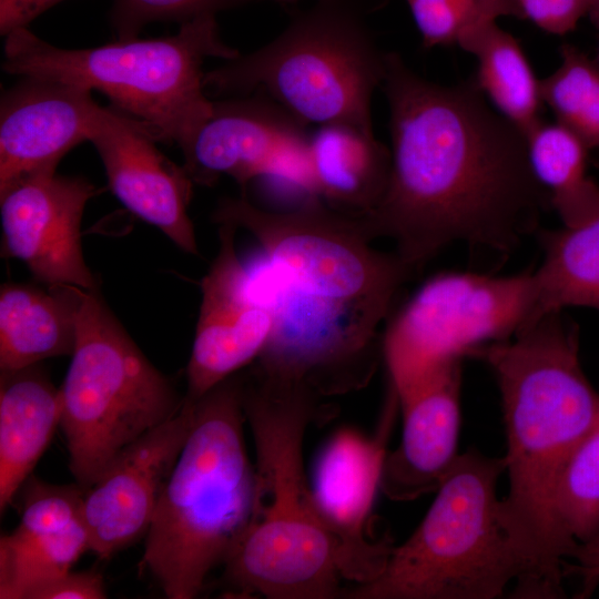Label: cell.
<instances>
[{"label": "cell", "mask_w": 599, "mask_h": 599, "mask_svg": "<svg viewBox=\"0 0 599 599\" xmlns=\"http://www.w3.org/2000/svg\"><path fill=\"white\" fill-rule=\"evenodd\" d=\"M193 403V422L145 535L142 566L171 599H192L224 565L256 502L243 426L242 373Z\"/></svg>", "instance_id": "5"}, {"label": "cell", "mask_w": 599, "mask_h": 599, "mask_svg": "<svg viewBox=\"0 0 599 599\" xmlns=\"http://www.w3.org/2000/svg\"><path fill=\"white\" fill-rule=\"evenodd\" d=\"M70 285L4 283L0 288V370L71 356L83 293Z\"/></svg>", "instance_id": "21"}, {"label": "cell", "mask_w": 599, "mask_h": 599, "mask_svg": "<svg viewBox=\"0 0 599 599\" xmlns=\"http://www.w3.org/2000/svg\"><path fill=\"white\" fill-rule=\"evenodd\" d=\"M397 397L390 390L384 419L373 437L342 429L326 445L315 468L313 495L334 535L342 578L364 585L385 568L393 545L375 537L369 515L378 488Z\"/></svg>", "instance_id": "12"}, {"label": "cell", "mask_w": 599, "mask_h": 599, "mask_svg": "<svg viewBox=\"0 0 599 599\" xmlns=\"http://www.w3.org/2000/svg\"><path fill=\"white\" fill-rule=\"evenodd\" d=\"M478 63L475 81L499 113L526 138L541 121L540 81L518 41L496 22L466 32L457 43Z\"/></svg>", "instance_id": "22"}, {"label": "cell", "mask_w": 599, "mask_h": 599, "mask_svg": "<svg viewBox=\"0 0 599 599\" xmlns=\"http://www.w3.org/2000/svg\"><path fill=\"white\" fill-rule=\"evenodd\" d=\"M92 91L60 80L24 77L2 94L0 193L27 177L57 172L61 159L89 141Z\"/></svg>", "instance_id": "17"}, {"label": "cell", "mask_w": 599, "mask_h": 599, "mask_svg": "<svg viewBox=\"0 0 599 599\" xmlns=\"http://www.w3.org/2000/svg\"><path fill=\"white\" fill-rule=\"evenodd\" d=\"M276 1H285V2H287V1H293V0H276Z\"/></svg>", "instance_id": "36"}, {"label": "cell", "mask_w": 599, "mask_h": 599, "mask_svg": "<svg viewBox=\"0 0 599 599\" xmlns=\"http://www.w3.org/2000/svg\"><path fill=\"white\" fill-rule=\"evenodd\" d=\"M362 3L317 0L263 48L205 72V90L263 94L306 125L347 123L374 132L372 99L388 52L366 26Z\"/></svg>", "instance_id": "7"}, {"label": "cell", "mask_w": 599, "mask_h": 599, "mask_svg": "<svg viewBox=\"0 0 599 599\" xmlns=\"http://www.w3.org/2000/svg\"><path fill=\"white\" fill-rule=\"evenodd\" d=\"M244 0H113L111 23L118 39L138 37L154 21H177L181 24L205 14L233 7Z\"/></svg>", "instance_id": "29"}, {"label": "cell", "mask_w": 599, "mask_h": 599, "mask_svg": "<svg viewBox=\"0 0 599 599\" xmlns=\"http://www.w3.org/2000/svg\"><path fill=\"white\" fill-rule=\"evenodd\" d=\"M97 194L82 176L37 174L0 193L2 255L22 261L44 285L91 291L98 283L81 243V221Z\"/></svg>", "instance_id": "14"}, {"label": "cell", "mask_w": 599, "mask_h": 599, "mask_svg": "<svg viewBox=\"0 0 599 599\" xmlns=\"http://www.w3.org/2000/svg\"><path fill=\"white\" fill-rule=\"evenodd\" d=\"M528 160L564 226L599 216V185L587 174L585 144L558 123L541 121L526 135Z\"/></svg>", "instance_id": "23"}, {"label": "cell", "mask_w": 599, "mask_h": 599, "mask_svg": "<svg viewBox=\"0 0 599 599\" xmlns=\"http://www.w3.org/2000/svg\"><path fill=\"white\" fill-rule=\"evenodd\" d=\"M541 237L544 260L534 271L541 315L572 306L599 312V216Z\"/></svg>", "instance_id": "24"}, {"label": "cell", "mask_w": 599, "mask_h": 599, "mask_svg": "<svg viewBox=\"0 0 599 599\" xmlns=\"http://www.w3.org/2000/svg\"><path fill=\"white\" fill-rule=\"evenodd\" d=\"M597 62L599 64V49H598Z\"/></svg>", "instance_id": "35"}, {"label": "cell", "mask_w": 599, "mask_h": 599, "mask_svg": "<svg viewBox=\"0 0 599 599\" xmlns=\"http://www.w3.org/2000/svg\"><path fill=\"white\" fill-rule=\"evenodd\" d=\"M62 400L39 364L0 374V512L19 494L61 424Z\"/></svg>", "instance_id": "20"}, {"label": "cell", "mask_w": 599, "mask_h": 599, "mask_svg": "<svg viewBox=\"0 0 599 599\" xmlns=\"http://www.w3.org/2000/svg\"><path fill=\"white\" fill-rule=\"evenodd\" d=\"M392 164L385 193L359 215L413 273L455 242L509 253L550 210L525 135L493 110L475 78L441 85L388 52Z\"/></svg>", "instance_id": "1"}, {"label": "cell", "mask_w": 599, "mask_h": 599, "mask_svg": "<svg viewBox=\"0 0 599 599\" xmlns=\"http://www.w3.org/2000/svg\"><path fill=\"white\" fill-rule=\"evenodd\" d=\"M63 0H0V31L7 35L27 28L37 17Z\"/></svg>", "instance_id": "33"}, {"label": "cell", "mask_w": 599, "mask_h": 599, "mask_svg": "<svg viewBox=\"0 0 599 599\" xmlns=\"http://www.w3.org/2000/svg\"><path fill=\"white\" fill-rule=\"evenodd\" d=\"M524 19L546 32L564 35L588 14L583 0H517Z\"/></svg>", "instance_id": "30"}, {"label": "cell", "mask_w": 599, "mask_h": 599, "mask_svg": "<svg viewBox=\"0 0 599 599\" xmlns=\"http://www.w3.org/2000/svg\"><path fill=\"white\" fill-rule=\"evenodd\" d=\"M89 141L99 153L119 201L182 251L199 255L187 213L194 183L184 167L171 163L145 129L112 105L97 104Z\"/></svg>", "instance_id": "16"}, {"label": "cell", "mask_w": 599, "mask_h": 599, "mask_svg": "<svg viewBox=\"0 0 599 599\" xmlns=\"http://www.w3.org/2000/svg\"><path fill=\"white\" fill-rule=\"evenodd\" d=\"M243 409L256 451L252 520L224 562L236 595L268 599L342 597L337 542L321 515L303 463L309 424L326 417L306 386L242 373Z\"/></svg>", "instance_id": "4"}, {"label": "cell", "mask_w": 599, "mask_h": 599, "mask_svg": "<svg viewBox=\"0 0 599 599\" xmlns=\"http://www.w3.org/2000/svg\"><path fill=\"white\" fill-rule=\"evenodd\" d=\"M425 48L457 44L471 29L501 17L524 19L517 0H406Z\"/></svg>", "instance_id": "28"}, {"label": "cell", "mask_w": 599, "mask_h": 599, "mask_svg": "<svg viewBox=\"0 0 599 599\" xmlns=\"http://www.w3.org/2000/svg\"><path fill=\"white\" fill-rule=\"evenodd\" d=\"M560 55L559 68L540 80L542 103L588 150H599V64L568 43Z\"/></svg>", "instance_id": "26"}, {"label": "cell", "mask_w": 599, "mask_h": 599, "mask_svg": "<svg viewBox=\"0 0 599 599\" xmlns=\"http://www.w3.org/2000/svg\"><path fill=\"white\" fill-rule=\"evenodd\" d=\"M316 200L278 212L245 196L229 197L213 220L246 230L263 252L247 268L273 309L274 327L252 366L323 399L359 390L372 379L379 328L413 272L395 252L372 245L358 216Z\"/></svg>", "instance_id": "2"}, {"label": "cell", "mask_w": 599, "mask_h": 599, "mask_svg": "<svg viewBox=\"0 0 599 599\" xmlns=\"http://www.w3.org/2000/svg\"><path fill=\"white\" fill-rule=\"evenodd\" d=\"M554 510L562 536L575 549L599 532V424L566 461L556 485Z\"/></svg>", "instance_id": "27"}, {"label": "cell", "mask_w": 599, "mask_h": 599, "mask_svg": "<svg viewBox=\"0 0 599 599\" xmlns=\"http://www.w3.org/2000/svg\"><path fill=\"white\" fill-rule=\"evenodd\" d=\"M105 597V586L100 573L70 570L33 588L26 599H103Z\"/></svg>", "instance_id": "31"}, {"label": "cell", "mask_w": 599, "mask_h": 599, "mask_svg": "<svg viewBox=\"0 0 599 599\" xmlns=\"http://www.w3.org/2000/svg\"><path fill=\"white\" fill-rule=\"evenodd\" d=\"M236 227L219 224V250L201 281V304L186 368V402L252 364L274 327L273 309L253 288L235 246Z\"/></svg>", "instance_id": "13"}, {"label": "cell", "mask_w": 599, "mask_h": 599, "mask_svg": "<svg viewBox=\"0 0 599 599\" xmlns=\"http://www.w3.org/2000/svg\"><path fill=\"white\" fill-rule=\"evenodd\" d=\"M193 403L125 447L85 489L90 550L102 559L145 536L159 497L184 446Z\"/></svg>", "instance_id": "15"}, {"label": "cell", "mask_w": 599, "mask_h": 599, "mask_svg": "<svg viewBox=\"0 0 599 599\" xmlns=\"http://www.w3.org/2000/svg\"><path fill=\"white\" fill-rule=\"evenodd\" d=\"M461 359L448 362L394 392L403 414L402 438L387 453L380 489L409 501L436 491L455 465L460 427Z\"/></svg>", "instance_id": "18"}, {"label": "cell", "mask_w": 599, "mask_h": 599, "mask_svg": "<svg viewBox=\"0 0 599 599\" xmlns=\"http://www.w3.org/2000/svg\"><path fill=\"white\" fill-rule=\"evenodd\" d=\"M505 459L459 454L424 519L372 581L349 599H495L522 573L501 518L497 481Z\"/></svg>", "instance_id": "8"}, {"label": "cell", "mask_w": 599, "mask_h": 599, "mask_svg": "<svg viewBox=\"0 0 599 599\" xmlns=\"http://www.w3.org/2000/svg\"><path fill=\"white\" fill-rule=\"evenodd\" d=\"M471 355L489 365L501 396L509 491L500 509L522 566L514 595L561 598L576 549L557 524L555 489L571 453L599 424V394L580 363L577 326L551 311Z\"/></svg>", "instance_id": "3"}, {"label": "cell", "mask_w": 599, "mask_h": 599, "mask_svg": "<svg viewBox=\"0 0 599 599\" xmlns=\"http://www.w3.org/2000/svg\"><path fill=\"white\" fill-rule=\"evenodd\" d=\"M90 550L84 520L38 534L13 529L0 539V598L26 599L39 585L69 572Z\"/></svg>", "instance_id": "25"}, {"label": "cell", "mask_w": 599, "mask_h": 599, "mask_svg": "<svg viewBox=\"0 0 599 599\" xmlns=\"http://www.w3.org/2000/svg\"><path fill=\"white\" fill-rule=\"evenodd\" d=\"M215 16L186 21L174 35L118 39L87 49L59 48L21 28L4 35L2 67L22 78L100 91L156 141L175 144L184 154L213 111L204 85L205 60L240 55L222 41Z\"/></svg>", "instance_id": "6"}, {"label": "cell", "mask_w": 599, "mask_h": 599, "mask_svg": "<svg viewBox=\"0 0 599 599\" xmlns=\"http://www.w3.org/2000/svg\"><path fill=\"white\" fill-rule=\"evenodd\" d=\"M307 166L315 199L348 215H365L387 187L392 155L374 132L328 123L308 134Z\"/></svg>", "instance_id": "19"}, {"label": "cell", "mask_w": 599, "mask_h": 599, "mask_svg": "<svg viewBox=\"0 0 599 599\" xmlns=\"http://www.w3.org/2000/svg\"><path fill=\"white\" fill-rule=\"evenodd\" d=\"M541 316L534 272L438 274L386 327L382 352L399 392L437 367L507 339Z\"/></svg>", "instance_id": "10"}, {"label": "cell", "mask_w": 599, "mask_h": 599, "mask_svg": "<svg viewBox=\"0 0 599 599\" xmlns=\"http://www.w3.org/2000/svg\"><path fill=\"white\" fill-rule=\"evenodd\" d=\"M579 577L580 598L590 596L599 585V532L586 542L579 544L566 567V576Z\"/></svg>", "instance_id": "32"}, {"label": "cell", "mask_w": 599, "mask_h": 599, "mask_svg": "<svg viewBox=\"0 0 599 599\" xmlns=\"http://www.w3.org/2000/svg\"><path fill=\"white\" fill-rule=\"evenodd\" d=\"M60 393L69 467L84 489L125 447L174 417L184 403L98 288L83 293L75 347Z\"/></svg>", "instance_id": "9"}, {"label": "cell", "mask_w": 599, "mask_h": 599, "mask_svg": "<svg viewBox=\"0 0 599 599\" xmlns=\"http://www.w3.org/2000/svg\"><path fill=\"white\" fill-rule=\"evenodd\" d=\"M306 126L263 94L214 101L212 114L183 154V167L201 185H212L221 175L242 187L258 176H276L314 197Z\"/></svg>", "instance_id": "11"}, {"label": "cell", "mask_w": 599, "mask_h": 599, "mask_svg": "<svg viewBox=\"0 0 599 599\" xmlns=\"http://www.w3.org/2000/svg\"><path fill=\"white\" fill-rule=\"evenodd\" d=\"M589 18L592 23L599 29V0H583Z\"/></svg>", "instance_id": "34"}]
</instances>
